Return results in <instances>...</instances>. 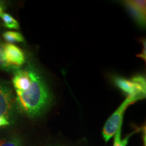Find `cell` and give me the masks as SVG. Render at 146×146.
I'll return each mask as SVG.
<instances>
[{"label": "cell", "instance_id": "1", "mask_svg": "<svg viewBox=\"0 0 146 146\" xmlns=\"http://www.w3.org/2000/svg\"><path fill=\"white\" fill-rule=\"evenodd\" d=\"M26 67L31 81L27 90L16 91V103L18 110L35 118L46 111L52 103V96L39 70L31 64Z\"/></svg>", "mask_w": 146, "mask_h": 146}, {"label": "cell", "instance_id": "2", "mask_svg": "<svg viewBox=\"0 0 146 146\" xmlns=\"http://www.w3.org/2000/svg\"><path fill=\"white\" fill-rule=\"evenodd\" d=\"M115 85L127 97H130L136 101L145 98V78L141 75H136L131 80L116 76L114 78Z\"/></svg>", "mask_w": 146, "mask_h": 146}, {"label": "cell", "instance_id": "3", "mask_svg": "<svg viewBox=\"0 0 146 146\" xmlns=\"http://www.w3.org/2000/svg\"><path fill=\"white\" fill-rule=\"evenodd\" d=\"M16 96L11 87L0 81V116L4 117L11 123L18 111Z\"/></svg>", "mask_w": 146, "mask_h": 146}, {"label": "cell", "instance_id": "4", "mask_svg": "<svg viewBox=\"0 0 146 146\" xmlns=\"http://www.w3.org/2000/svg\"><path fill=\"white\" fill-rule=\"evenodd\" d=\"M135 102L137 101L133 98L127 97L123 103L107 120L102 131V135L106 141H108L114 135L120 126L123 125V118L126 109Z\"/></svg>", "mask_w": 146, "mask_h": 146}, {"label": "cell", "instance_id": "5", "mask_svg": "<svg viewBox=\"0 0 146 146\" xmlns=\"http://www.w3.org/2000/svg\"><path fill=\"white\" fill-rule=\"evenodd\" d=\"M124 4L133 19L141 27L145 26V1H125Z\"/></svg>", "mask_w": 146, "mask_h": 146}, {"label": "cell", "instance_id": "6", "mask_svg": "<svg viewBox=\"0 0 146 146\" xmlns=\"http://www.w3.org/2000/svg\"><path fill=\"white\" fill-rule=\"evenodd\" d=\"M3 45L7 62L13 66L21 68L25 62V56L23 51L18 46L11 43H7Z\"/></svg>", "mask_w": 146, "mask_h": 146}, {"label": "cell", "instance_id": "7", "mask_svg": "<svg viewBox=\"0 0 146 146\" xmlns=\"http://www.w3.org/2000/svg\"><path fill=\"white\" fill-rule=\"evenodd\" d=\"M3 45L4 44H3V43L0 41V69L5 71H8V72L13 71L14 72L15 71L18 70L19 68H16L15 66L10 65V64L7 62L6 59H5L4 45Z\"/></svg>", "mask_w": 146, "mask_h": 146}, {"label": "cell", "instance_id": "8", "mask_svg": "<svg viewBox=\"0 0 146 146\" xmlns=\"http://www.w3.org/2000/svg\"><path fill=\"white\" fill-rule=\"evenodd\" d=\"M3 36L5 41L11 44H12L13 43H16V42L24 41L23 36L18 32L6 31L3 34Z\"/></svg>", "mask_w": 146, "mask_h": 146}, {"label": "cell", "instance_id": "9", "mask_svg": "<svg viewBox=\"0 0 146 146\" xmlns=\"http://www.w3.org/2000/svg\"><path fill=\"white\" fill-rule=\"evenodd\" d=\"M1 19L3 22V24L7 28L18 29H19V23L15 18L12 17L10 14L7 13H3L1 16Z\"/></svg>", "mask_w": 146, "mask_h": 146}, {"label": "cell", "instance_id": "10", "mask_svg": "<svg viewBox=\"0 0 146 146\" xmlns=\"http://www.w3.org/2000/svg\"><path fill=\"white\" fill-rule=\"evenodd\" d=\"M121 129H122V125L120 126L118 129L115 133L114 137V145L113 146H127L129 142V139L130 137L132 135L133 133L129 135L124 138L123 139H121Z\"/></svg>", "mask_w": 146, "mask_h": 146}, {"label": "cell", "instance_id": "11", "mask_svg": "<svg viewBox=\"0 0 146 146\" xmlns=\"http://www.w3.org/2000/svg\"><path fill=\"white\" fill-rule=\"evenodd\" d=\"M0 146H23V142L17 137L1 139Z\"/></svg>", "mask_w": 146, "mask_h": 146}, {"label": "cell", "instance_id": "12", "mask_svg": "<svg viewBox=\"0 0 146 146\" xmlns=\"http://www.w3.org/2000/svg\"><path fill=\"white\" fill-rule=\"evenodd\" d=\"M142 44H143V50H142L141 54H138L137 57L141 58L142 59L144 60L145 61V56H146V52H145V40H142Z\"/></svg>", "mask_w": 146, "mask_h": 146}, {"label": "cell", "instance_id": "13", "mask_svg": "<svg viewBox=\"0 0 146 146\" xmlns=\"http://www.w3.org/2000/svg\"><path fill=\"white\" fill-rule=\"evenodd\" d=\"M10 124V121L7 120L6 118L4 117H1L0 116V127H4V126H8Z\"/></svg>", "mask_w": 146, "mask_h": 146}, {"label": "cell", "instance_id": "14", "mask_svg": "<svg viewBox=\"0 0 146 146\" xmlns=\"http://www.w3.org/2000/svg\"><path fill=\"white\" fill-rule=\"evenodd\" d=\"M3 13V5H0V17H1V16L2 15Z\"/></svg>", "mask_w": 146, "mask_h": 146}, {"label": "cell", "instance_id": "15", "mask_svg": "<svg viewBox=\"0 0 146 146\" xmlns=\"http://www.w3.org/2000/svg\"><path fill=\"white\" fill-rule=\"evenodd\" d=\"M0 5H2V3H1V1H0Z\"/></svg>", "mask_w": 146, "mask_h": 146}]
</instances>
